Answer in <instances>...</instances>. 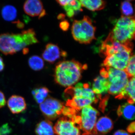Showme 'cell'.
<instances>
[{"mask_svg":"<svg viewBox=\"0 0 135 135\" xmlns=\"http://www.w3.org/2000/svg\"><path fill=\"white\" fill-rule=\"evenodd\" d=\"M38 42L33 29L20 33H3L0 35V51L5 55H13L27 46Z\"/></svg>","mask_w":135,"mask_h":135,"instance_id":"cell-1","label":"cell"},{"mask_svg":"<svg viewBox=\"0 0 135 135\" xmlns=\"http://www.w3.org/2000/svg\"><path fill=\"white\" fill-rule=\"evenodd\" d=\"M87 68V65H83L77 60L60 62L55 68V81L62 86H72L80 80L83 71Z\"/></svg>","mask_w":135,"mask_h":135,"instance_id":"cell-2","label":"cell"},{"mask_svg":"<svg viewBox=\"0 0 135 135\" xmlns=\"http://www.w3.org/2000/svg\"><path fill=\"white\" fill-rule=\"evenodd\" d=\"M111 35L115 40L122 44L131 42L135 40L134 16H122L117 20Z\"/></svg>","mask_w":135,"mask_h":135,"instance_id":"cell-3","label":"cell"},{"mask_svg":"<svg viewBox=\"0 0 135 135\" xmlns=\"http://www.w3.org/2000/svg\"><path fill=\"white\" fill-rule=\"evenodd\" d=\"M71 31L74 38L80 43L88 44L95 39L96 27L87 16H84L81 20H75Z\"/></svg>","mask_w":135,"mask_h":135,"instance_id":"cell-4","label":"cell"},{"mask_svg":"<svg viewBox=\"0 0 135 135\" xmlns=\"http://www.w3.org/2000/svg\"><path fill=\"white\" fill-rule=\"evenodd\" d=\"M106 68L108 71L107 79L109 84L108 93L116 97L124 90L130 78L125 71Z\"/></svg>","mask_w":135,"mask_h":135,"instance_id":"cell-5","label":"cell"},{"mask_svg":"<svg viewBox=\"0 0 135 135\" xmlns=\"http://www.w3.org/2000/svg\"><path fill=\"white\" fill-rule=\"evenodd\" d=\"M80 111L79 127L83 132L82 135L97 134L95 127L99 112L91 105L85 107Z\"/></svg>","mask_w":135,"mask_h":135,"instance_id":"cell-6","label":"cell"},{"mask_svg":"<svg viewBox=\"0 0 135 135\" xmlns=\"http://www.w3.org/2000/svg\"><path fill=\"white\" fill-rule=\"evenodd\" d=\"M133 46V44H132L119 52L106 57L102 64V66L125 71L130 58Z\"/></svg>","mask_w":135,"mask_h":135,"instance_id":"cell-7","label":"cell"},{"mask_svg":"<svg viewBox=\"0 0 135 135\" xmlns=\"http://www.w3.org/2000/svg\"><path fill=\"white\" fill-rule=\"evenodd\" d=\"M64 104L57 99L49 97L40 104V110L46 118L54 120L62 113Z\"/></svg>","mask_w":135,"mask_h":135,"instance_id":"cell-8","label":"cell"},{"mask_svg":"<svg viewBox=\"0 0 135 135\" xmlns=\"http://www.w3.org/2000/svg\"><path fill=\"white\" fill-rule=\"evenodd\" d=\"M64 94L68 99L73 97H81L90 99L95 103H97L99 100L88 83H79L74 87H68L65 91Z\"/></svg>","mask_w":135,"mask_h":135,"instance_id":"cell-9","label":"cell"},{"mask_svg":"<svg viewBox=\"0 0 135 135\" xmlns=\"http://www.w3.org/2000/svg\"><path fill=\"white\" fill-rule=\"evenodd\" d=\"M56 135H80V129L72 119L64 116L59 119L53 127Z\"/></svg>","mask_w":135,"mask_h":135,"instance_id":"cell-10","label":"cell"},{"mask_svg":"<svg viewBox=\"0 0 135 135\" xmlns=\"http://www.w3.org/2000/svg\"><path fill=\"white\" fill-rule=\"evenodd\" d=\"M26 14L31 17L41 18L46 15L43 4L39 0H28L25 2L23 6Z\"/></svg>","mask_w":135,"mask_h":135,"instance_id":"cell-11","label":"cell"},{"mask_svg":"<svg viewBox=\"0 0 135 135\" xmlns=\"http://www.w3.org/2000/svg\"><path fill=\"white\" fill-rule=\"evenodd\" d=\"M66 52L62 51L58 46L52 43L48 44L42 53V58L50 63H53L61 56L66 57Z\"/></svg>","mask_w":135,"mask_h":135,"instance_id":"cell-12","label":"cell"},{"mask_svg":"<svg viewBox=\"0 0 135 135\" xmlns=\"http://www.w3.org/2000/svg\"><path fill=\"white\" fill-rule=\"evenodd\" d=\"M7 105L10 111L13 114L21 113L27 109L26 101L25 98L17 95H13L9 98Z\"/></svg>","mask_w":135,"mask_h":135,"instance_id":"cell-13","label":"cell"},{"mask_svg":"<svg viewBox=\"0 0 135 135\" xmlns=\"http://www.w3.org/2000/svg\"><path fill=\"white\" fill-rule=\"evenodd\" d=\"M109 84L108 79L100 76H98L94 80L92 90L98 99H102V96L108 93Z\"/></svg>","mask_w":135,"mask_h":135,"instance_id":"cell-14","label":"cell"},{"mask_svg":"<svg viewBox=\"0 0 135 135\" xmlns=\"http://www.w3.org/2000/svg\"><path fill=\"white\" fill-rule=\"evenodd\" d=\"M124 90L115 97V98L119 99H127L128 103H135V78L131 77Z\"/></svg>","mask_w":135,"mask_h":135,"instance_id":"cell-15","label":"cell"},{"mask_svg":"<svg viewBox=\"0 0 135 135\" xmlns=\"http://www.w3.org/2000/svg\"><path fill=\"white\" fill-rule=\"evenodd\" d=\"M113 123L112 120L107 116L99 118L96 123L95 129L97 133L104 134L109 133L113 129Z\"/></svg>","mask_w":135,"mask_h":135,"instance_id":"cell-16","label":"cell"},{"mask_svg":"<svg viewBox=\"0 0 135 135\" xmlns=\"http://www.w3.org/2000/svg\"><path fill=\"white\" fill-rule=\"evenodd\" d=\"M119 116H122L128 120H133L135 119V106L126 103L119 105L117 110Z\"/></svg>","mask_w":135,"mask_h":135,"instance_id":"cell-17","label":"cell"},{"mask_svg":"<svg viewBox=\"0 0 135 135\" xmlns=\"http://www.w3.org/2000/svg\"><path fill=\"white\" fill-rule=\"evenodd\" d=\"M35 132L37 135H54V128L50 120H43L36 125Z\"/></svg>","mask_w":135,"mask_h":135,"instance_id":"cell-18","label":"cell"},{"mask_svg":"<svg viewBox=\"0 0 135 135\" xmlns=\"http://www.w3.org/2000/svg\"><path fill=\"white\" fill-rule=\"evenodd\" d=\"M80 2L82 6L92 11L103 9L106 4L105 1L101 0H82Z\"/></svg>","mask_w":135,"mask_h":135,"instance_id":"cell-19","label":"cell"},{"mask_svg":"<svg viewBox=\"0 0 135 135\" xmlns=\"http://www.w3.org/2000/svg\"><path fill=\"white\" fill-rule=\"evenodd\" d=\"M82 5L80 1H71L68 5L63 7L68 17L72 18L79 12L82 11Z\"/></svg>","mask_w":135,"mask_h":135,"instance_id":"cell-20","label":"cell"},{"mask_svg":"<svg viewBox=\"0 0 135 135\" xmlns=\"http://www.w3.org/2000/svg\"><path fill=\"white\" fill-rule=\"evenodd\" d=\"M49 92L47 88L42 87L34 89L32 90V94L36 103L41 104L46 100Z\"/></svg>","mask_w":135,"mask_h":135,"instance_id":"cell-21","label":"cell"},{"mask_svg":"<svg viewBox=\"0 0 135 135\" xmlns=\"http://www.w3.org/2000/svg\"><path fill=\"white\" fill-rule=\"evenodd\" d=\"M1 15L5 21L8 22L14 21L17 16V9L12 5H6L2 8Z\"/></svg>","mask_w":135,"mask_h":135,"instance_id":"cell-22","label":"cell"},{"mask_svg":"<svg viewBox=\"0 0 135 135\" xmlns=\"http://www.w3.org/2000/svg\"><path fill=\"white\" fill-rule=\"evenodd\" d=\"M28 64L31 69L35 71L42 70L44 66L43 59L37 55L32 56L28 59Z\"/></svg>","mask_w":135,"mask_h":135,"instance_id":"cell-23","label":"cell"},{"mask_svg":"<svg viewBox=\"0 0 135 135\" xmlns=\"http://www.w3.org/2000/svg\"><path fill=\"white\" fill-rule=\"evenodd\" d=\"M120 11L122 16L126 17H133L134 9L133 5L129 1H126L122 2L121 3Z\"/></svg>","mask_w":135,"mask_h":135,"instance_id":"cell-24","label":"cell"},{"mask_svg":"<svg viewBox=\"0 0 135 135\" xmlns=\"http://www.w3.org/2000/svg\"><path fill=\"white\" fill-rule=\"evenodd\" d=\"M125 71L129 78H135V54L131 56Z\"/></svg>","mask_w":135,"mask_h":135,"instance_id":"cell-25","label":"cell"},{"mask_svg":"<svg viewBox=\"0 0 135 135\" xmlns=\"http://www.w3.org/2000/svg\"><path fill=\"white\" fill-rule=\"evenodd\" d=\"M12 132V128L8 123L3 124L0 127V135H9Z\"/></svg>","mask_w":135,"mask_h":135,"instance_id":"cell-26","label":"cell"},{"mask_svg":"<svg viewBox=\"0 0 135 135\" xmlns=\"http://www.w3.org/2000/svg\"><path fill=\"white\" fill-rule=\"evenodd\" d=\"M6 103L5 95L2 91H0V109L5 106Z\"/></svg>","mask_w":135,"mask_h":135,"instance_id":"cell-27","label":"cell"},{"mask_svg":"<svg viewBox=\"0 0 135 135\" xmlns=\"http://www.w3.org/2000/svg\"><path fill=\"white\" fill-rule=\"evenodd\" d=\"M127 129L129 133H135V121L131 123L128 126Z\"/></svg>","mask_w":135,"mask_h":135,"instance_id":"cell-28","label":"cell"},{"mask_svg":"<svg viewBox=\"0 0 135 135\" xmlns=\"http://www.w3.org/2000/svg\"><path fill=\"white\" fill-rule=\"evenodd\" d=\"M60 28L63 31H67L69 27V23L67 21H63L60 23Z\"/></svg>","mask_w":135,"mask_h":135,"instance_id":"cell-29","label":"cell"},{"mask_svg":"<svg viewBox=\"0 0 135 135\" xmlns=\"http://www.w3.org/2000/svg\"><path fill=\"white\" fill-rule=\"evenodd\" d=\"M113 135H130L125 131L119 130L117 131Z\"/></svg>","mask_w":135,"mask_h":135,"instance_id":"cell-30","label":"cell"},{"mask_svg":"<svg viewBox=\"0 0 135 135\" xmlns=\"http://www.w3.org/2000/svg\"><path fill=\"white\" fill-rule=\"evenodd\" d=\"M71 1V0H64V1H57L56 2L60 6L64 7L68 5Z\"/></svg>","mask_w":135,"mask_h":135,"instance_id":"cell-31","label":"cell"},{"mask_svg":"<svg viewBox=\"0 0 135 135\" xmlns=\"http://www.w3.org/2000/svg\"><path fill=\"white\" fill-rule=\"evenodd\" d=\"M5 68V64L3 62V59L1 56H0V72L4 70Z\"/></svg>","mask_w":135,"mask_h":135,"instance_id":"cell-32","label":"cell"},{"mask_svg":"<svg viewBox=\"0 0 135 135\" xmlns=\"http://www.w3.org/2000/svg\"><path fill=\"white\" fill-rule=\"evenodd\" d=\"M14 23L16 24L18 28H20V29L23 28L24 26V24L22 22H20L19 20L14 22Z\"/></svg>","mask_w":135,"mask_h":135,"instance_id":"cell-33","label":"cell"},{"mask_svg":"<svg viewBox=\"0 0 135 135\" xmlns=\"http://www.w3.org/2000/svg\"><path fill=\"white\" fill-rule=\"evenodd\" d=\"M64 15H59V16L58 18L59 19H63V18L64 17Z\"/></svg>","mask_w":135,"mask_h":135,"instance_id":"cell-34","label":"cell"},{"mask_svg":"<svg viewBox=\"0 0 135 135\" xmlns=\"http://www.w3.org/2000/svg\"><path fill=\"white\" fill-rule=\"evenodd\" d=\"M134 17H135V16H134Z\"/></svg>","mask_w":135,"mask_h":135,"instance_id":"cell-35","label":"cell"},{"mask_svg":"<svg viewBox=\"0 0 135 135\" xmlns=\"http://www.w3.org/2000/svg\"></svg>","mask_w":135,"mask_h":135,"instance_id":"cell-36","label":"cell"}]
</instances>
